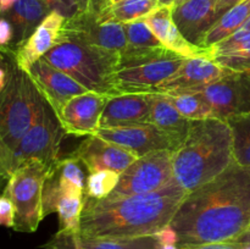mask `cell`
<instances>
[{
  "label": "cell",
  "instance_id": "obj_1",
  "mask_svg": "<svg viewBox=\"0 0 250 249\" xmlns=\"http://www.w3.org/2000/svg\"><path fill=\"white\" fill-rule=\"evenodd\" d=\"M177 246L231 243L250 228V166L233 163L193 192L171 221Z\"/></svg>",
  "mask_w": 250,
  "mask_h": 249
},
{
  "label": "cell",
  "instance_id": "obj_2",
  "mask_svg": "<svg viewBox=\"0 0 250 249\" xmlns=\"http://www.w3.org/2000/svg\"><path fill=\"white\" fill-rule=\"evenodd\" d=\"M187 194L173 180L161 189L143 194L100 200L84 195L80 233L109 239L153 236L171 224Z\"/></svg>",
  "mask_w": 250,
  "mask_h": 249
},
{
  "label": "cell",
  "instance_id": "obj_3",
  "mask_svg": "<svg viewBox=\"0 0 250 249\" xmlns=\"http://www.w3.org/2000/svg\"><path fill=\"white\" fill-rule=\"evenodd\" d=\"M233 163L231 128L220 119L192 121L187 138L172 155L175 180L187 193L214 180Z\"/></svg>",
  "mask_w": 250,
  "mask_h": 249
},
{
  "label": "cell",
  "instance_id": "obj_4",
  "mask_svg": "<svg viewBox=\"0 0 250 249\" xmlns=\"http://www.w3.org/2000/svg\"><path fill=\"white\" fill-rule=\"evenodd\" d=\"M42 59L77 81L89 92L119 95L115 73L119 70L121 53L103 50L78 41L59 38Z\"/></svg>",
  "mask_w": 250,
  "mask_h": 249
},
{
  "label": "cell",
  "instance_id": "obj_5",
  "mask_svg": "<svg viewBox=\"0 0 250 249\" xmlns=\"http://www.w3.org/2000/svg\"><path fill=\"white\" fill-rule=\"evenodd\" d=\"M1 51L9 56V77L0 93V136L12 153L20 139L33 126L44 97L28 72L15 62L11 49Z\"/></svg>",
  "mask_w": 250,
  "mask_h": 249
},
{
  "label": "cell",
  "instance_id": "obj_6",
  "mask_svg": "<svg viewBox=\"0 0 250 249\" xmlns=\"http://www.w3.org/2000/svg\"><path fill=\"white\" fill-rule=\"evenodd\" d=\"M49 167L41 161L22 164L10 175L4 190L15 205L16 232H36L43 216V187Z\"/></svg>",
  "mask_w": 250,
  "mask_h": 249
},
{
  "label": "cell",
  "instance_id": "obj_7",
  "mask_svg": "<svg viewBox=\"0 0 250 249\" xmlns=\"http://www.w3.org/2000/svg\"><path fill=\"white\" fill-rule=\"evenodd\" d=\"M63 131L50 105L43 100L33 126L20 139L12 151V170L31 160L41 161L49 168L59 160V149ZM12 171V172H14Z\"/></svg>",
  "mask_w": 250,
  "mask_h": 249
},
{
  "label": "cell",
  "instance_id": "obj_8",
  "mask_svg": "<svg viewBox=\"0 0 250 249\" xmlns=\"http://www.w3.org/2000/svg\"><path fill=\"white\" fill-rule=\"evenodd\" d=\"M172 155V150H158L138 158L121 173L116 188L107 198L155 192L167 186L175 180Z\"/></svg>",
  "mask_w": 250,
  "mask_h": 249
},
{
  "label": "cell",
  "instance_id": "obj_9",
  "mask_svg": "<svg viewBox=\"0 0 250 249\" xmlns=\"http://www.w3.org/2000/svg\"><path fill=\"white\" fill-rule=\"evenodd\" d=\"M181 93H199L220 120L250 114V71L227 68L220 80ZM178 94V93H176Z\"/></svg>",
  "mask_w": 250,
  "mask_h": 249
},
{
  "label": "cell",
  "instance_id": "obj_10",
  "mask_svg": "<svg viewBox=\"0 0 250 249\" xmlns=\"http://www.w3.org/2000/svg\"><path fill=\"white\" fill-rule=\"evenodd\" d=\"M59 38L73 39L112 53H122L127 46L124 23L116 20H103L87 10L66 19Z\"/></svg>",
  "mask_w": 250,
  "mask_h": 249
},
{
  "label": "cell",
  "instance_id": "obj_11",
  "mask_svg": "<svg viewBox=\"0 0 250 249\" xmlns=\"http://www.w3.org/2000/svg\"><path fill=\"white\" fill-rule=\"evenodd\" d=\"M185 61L173 54L128 67H120L115 73V85L120 94H154L156 88L170 78Z\"/></svg>",
  "mask_w": 250,
  "mask_h": 249
},
{
  "label": "cell",
  "instance_id": "obj_12",
  "mask_svg": "<svg viewBox=\"0 0 250 249\" xmlns=\"http://www.w3.org/2000/svg\"><path fill=\"white\" fill-rule=\"evenodd\" d=\"M95 136L132 151L138 158L151 151H175L177 149L170 137L153 124L107 127V128L100 127Z\"/></svg>",
  "mask_w": 250,
  "mask_h": 249
},
{
  "label": "cell",
  "instance_id": "obj_13",
  "mask_svg": "<svg viewBox=\"0 0 250 249\" xmlns=\"http://www.w3.org/2000/svg\"><path fill=\"white\" fill-rule=\"evenodd\" d=\"M109 99L110 95L87 92L68 100L58 117L65 133L76 137L97 133Z\"/></svg>",
  "mask_w": 250,
  "mask_h": 249
},
{
  "label": "cell",
  "instance_id": "obj_14",
  "mask_svg": "<svg viewBox=\"0 0 250 249\" xmlns=\"http://www.w3.org/2000/svg\"><path fill=\"white\" fill-rule=\"evenodd\" d=\"M27 72L58 117L68 100L89 92L77 81L51 66L44 59L34 62Z\"/></svg>",
  "mask_w": 250,
  "mask_h": 249
},
{
  "label": "cell",
  "instance_id": "obj_15",
  "mask_svg": "<svg viewBox=\"0 0 250 249\" xmlns=\"http://www.w3.org/2000/svg\"><path fill=\"white\" fill-rule=\"evenodd\" d=\"M71 156L82 163L89 173L102 170L122 173L138 159L132 151L95 134L88 136Z\"/></svg>",
  "mask_w": 250,
  "mask_h": 249
},
{
  "label": "cell",
  "instance_id": "obj_16",
  "mask_svg": "<svg viewBox=\"0 0 250 249\" xmlns=\"http://www.w3.org/2000/svg\"><path fill=\"white\" fill-rule=\"evenodd\" d=\"M215 60L208 56L185 59L181 67L170 78L161 83L154 94H176L188 89L204 87L220 80L226 73Z\"/></svg>",
  "mask_w": 250,
  "mask_h": 249
},
{
  "label": "cell",
  "instance_id": "obj_17",
  "mask_svg": "<svg viewBox=\"0 0 250 249\" xmlns=\"http://www.w3.org/2000/svg\"><path fill=\"white\" fill-rule=\"evenodd\" d=\"M173 5H160L158 9L139 20L150 28L161 45L185 59L208 56L212 59L210 48H202L188 42L173 22Z\"/></svg>",
  "mask_w": 250,
  "mask_h": 249
},
{
  "label": "cell",
  "instance_id": "obj_18",
  "mask_svg": "<svg viewBox=\"0 0 250 249\" xmlns=\"http://www.w3.org/2000/svg\"><path fill=\"white\" fill-rule=\"evenodd\" d=\"M65 21V16L55 10H51L21 45L11 49L17 66L22 70L28 71L34 62L41 60L49 50H51L58 42Z\"/></svg>",
  "mask_w": 250,
  "mask_h": 249
},
{
  "label": "cell",
  "instance_id": "obj_19",
  "mask_svg": "<svg viewBox=\"0 0 250 249\" xmlns=\"http://www.w3.org/2000/svg\"><path fill=\"white\" fill-rule=\"evenodd\" d=\"M173 22L182 36L197 46H202L204 37L219 21L216 0H187L173 5Z\"/></svg>",
  "mask_w": 250,
  "mask_h": 249
},
{
  "label": "cell",
  "instance_id": "obj_20",
  "mask_svg": "<svg viewBox=\"0 0 250 249\" xmlns=\"http://www.w3.org/2000/svg\"><path fill=\"white\" fill-rule=\"evenodd\" d=\"M153 94H120L110 97L100 119V127L149 124ZM99 127V128H100Z\"/></svg>",
  "mask_w": 250,
  "mask_h": 249
},
{
  "label": "cell",
  "instance_id": "obj_21",
  "mask_svg": "<svg viewBox=\"0 0 250 249\" xmlns=\"http://www.w3.org/2000/svg\"><path fill=\"white\" fill-rule=\"evenodd\" d=\"M41 249H160L155 234L128 239L90 238L71 232L58 231Z\"/></svg>",
  "mask_w": 250,
  "mask_h": 249
},
{
  "label": "cell",
  "instance_id": "obj_22",
  "mask_svg": "<svg viewBox=\"0 0 250 249\" xmlns=\"http://www.w3.org/2000/svg\"><path fill=\"white\" fill-rule=\"evenodd\" d=\"M149 124L167 134L177 149L186 141L192 126V121L183 117L165 94H153L151 97Z\"/></svg>",
  "mask_w": 250,
  "mask_h": 249
},
{
  "label": "cell",
  "instance_id": "obj_23",
  "mask_svg": "<svg viewBox=\"0 0 250 249\" xmlns=\"http://www.w3.org/2000/svg\"><path fill=\"white\" fill-rule=\"evenodd\" d=\"M50 11L44 0H17L11 10L2 15L14 27L12 49L21 45Z\"/></svg>",
  "mask_w": 250,
  "mask_h": 249
},
{
  "label": "cell",
  "instance_id": "obj_24",
  "mask_svg": "<svg viewBox=\"0 0 250 249\" xmlns=\"http://www.w3.org/2000/svg\"><path fill=\"white\" fill-rule=\"evenodd\" d=\"M250 19V0H244L225 12L204 37L202 48H211L238 31Z\"/></svg>",
  "mask_w": 250,
  "mask_h": 249
},
{
  "label": "cell",
  "instance_id": "obj_25",
  "mask_svg": "<svg viewBox=\"0 0 250 249\" xmlns=\"http://www.w3.org/2000/svg\"><path fill=\"white\" fill-rule=\"evenodd\" d=\"M177 111L190 121L217 119L209 103L199 93H178L165 94Z\"/></svg>",
  "mask_w": 250,
  "mask_h": 249
},
{
  "label": "cell",
  "instance_id": "obj_26",
  "mask_svg": "<svg viewBox=\"0 0 250 249\" xmlns=\"http://www.w3.org/2000/svg\"><path fill=\"white\" fill-rule=\"evenodd\" d=\"M232 132L234 163L250 166V114L226 120Z\"/></svg>",
  "mask_w": 250,
  "mask_h": 249
},
{
  "label": "cell",
  "instance_id": "obj_27",
  "mask_svg": "<svg viewBox=\"0 0 250 249\" xmlns=\"http://www.w3.org/2000/svg\"><path fill=\"white\" fill-rule=\"evenodd\" d=\"M84 207V197L68 194L60 198L56 205L59 216V229L61 232H80L81 216Z\"/></svg>",
  "mask_w": 250,
  "mask_h": 249
},
{
  "label": "cell",
  "instance_id": "obj_28",
  "mask_svg": "<svg viewBox=\"0 0 250 249\" xmlns=\"http://www.w3.org/2000/svg\"><path fill=\"white\" fill-rule=\"evenodd\" d=\"M160 6L159 0H124L112 6V17L120 23H131L148 16Z\"/></svg>",
  "mask_w": 250,
  "mask_h": 249
},
{
  "label": "cell",
  "instance_id": "obj_29",
  "mask_svg": "<svg viewBox=\"0 0 250 249\" xmlns=\"http://www.w3.org/2000/svg\"><path fill=\"white\" fill-rule=\"evenodd\" d=\"M121 173L111 170H102L89 173L85 178L84 195L92 199H105L116 188Z\"/></svg>",
  "mask_w": 250,
  "mask_h": 249
},
{
  "label": "cell",
  "instance_id": "obj_30",
  "mask_svg": "<svg viewBox=\"0 0 250 249\" xmlns=\"http://www.w3.org/2000/svg\"><path fill=\"white\" fill-rule=\"evenodd\" d=\"M124 27L126 32L127 46L129 48H150L161 45L159 39L143 21L125 23Z\"/></svg>",
  "mask_w": 250,
  "mask_h": 249
},
{
  "label": "cell",
  "instance_id": "obj_31",
  "mask_svg": "<svg viewBox=\"0 0 250 249\" xmlns=\"http://www.w3.org/2000/svg\"><path fill=\"white\" fill-rule=\"evenodd\" d=\"M212 60L220 66L233 71H250V41L232 53L215 56Z\"/></svg>",
  "mask_w": 250,
  "mask_h": 249
},
{
  "label": "cell",
  "instance_id": "obj_32",
  "mask_svg": "<svg viewBox=\"0 0 250 249\" xmlns=\"http://www.w3.org/2000/svg\"><path fill=\"white\" fill-rule=\"evenodd\" d=\"M0 226L7 228L15 226V205L5 192L0 193Z\"/></svg>",
  "mask_w": 250,
  "mask_h": 249
},
{
  "label": "cell",
  "instance_id": "obj_33",
  "mask_svg": "<svg viewBox=\"0 0 250 249\" xmlns=\"http://www.w3.org/2000/svg\"><path fill=\"white\" fill-rule=\"evenodd\" d=\"M12 153L0 136V186L12 173Z\"/></svg>",
  "mask_w": 250,
  "mask_h": 249
},
{
  "label": "cell",
  "instance_id": "obj_34",
  "mask_svg": "<svg viewBox=\"0 0 250 249\" xmlns=\"http://www.w3.org/2000/svg\"><path fill=\"white\" fill-rule=\"evenodd\" d=\"M14 27L5 16L0 15V50L12 49L14 45Z\"/></svg>",
  "mask_w": 250,
  "mask_h": 249
},
{
  "label": "cell",
  "instance_id": "obj_35",
  "mask_svg": "<svg viewBox=\"0 0 250 249\" xmlns=\"http://www.w3.org/2000/svg\"><path fill=\"white\" fill-rule=\"evenodd\" d=\"M44 1L50 7V10L60 12L66 19H70L80 11L73 0H44Z\"/></svg>",
  "mask_w": 250,
  "mask_h": 249
},
{
  "label": "cell",
  "instance_id": "obj_36",
  "mask_svg": "<svg viewBox=\"0 0 250 249\" xmlns=\"http://www.w3.org/2000/svg\"><path fill=\"white\" fill-rule=\"evenodd\" d=\"M155 237L158 238L160 246H170V244H176L177 246V233H176V231L172 228L171 225H167V226L161 228L159 232H156Z\"/></svg>",
  "mask_w": 250,
  "mask_h": 249
},
{
  "label": "cell",
  "instance_id": "obj_37",
  "mask_svg": "<svg viewBox=\"0 0 250 249\" xmlns=\"http://www.w3.org/2000/svg\"><path fill=\"white\" fill-rule=\"evenodd\" d=\"M178 249H238L236 243L202 244V246H178Z\"/></svg>",
  "mask_w": 250,
  "mask_h": 249
},
{
  "label": "cell",
  "instance_id": "obj_38",
  "mask_svg": "<svg viewBox=\"0 0 250 249\" xmlns=\"http://www.w3.org/2000/svg\"><path fill=\"white\" fill-rule=\"evenodd\" d=\"M242 1H244V0H216V12L219 19L225 12H227L229 9H232Z\"/></svg>",
  "mask_w": 250,
  "mask_h": 249
},
{
  "label": "cell",
  "instance_id": "obj_39",
  "mask_svg": "<svg viewBox=\"0 0 250 249\" xmlns=\"http://www.w3.org/2000/svg\"><path fill=\"white\" fill-rule=\"evenodd\" d=\"M17 0H0V15L6 14L16 4Z\"/></svg>",
  "mask_w": 250,
  "mask_h": 249
},
{
  "label": "cell",
  "instance_id": "obj_40",
  "mask_svg": "<svg viewBox=\"0 0 250 249\" xmlns=\"http://www.w3.org/2000/svg\"><path fill=\"white\" fill-rule=\"evenodd\" d=\"M236 243H241V244H249L250 246V228L247 232H244L238 239H236Z\"/></svg>",
  "mask_w": 250,
  "mask_h": 249
},
{
  "label": "cell",
  "instance_id": "obj_41",
  "mask_svg": "<svg viewBox=\"0 0 250 249\" xmlns=\"http://www.w3.org/2000/svg\"><path fill=\"white\" fill-rule=\"evenodd\" d=\"M73 1H75V4L77 5L80 11H84V10L87 9L88 1H89V0H73Z\"/></svg>",
  "mask_w": 250,
  "mask_h": 249
},
{
  "label": "cell",
  "instance_id": "obj_42",
  "mask_svg": "<svg viewBox=\"0 0 250 249\" xmlns=\"http://www.w3.org/2000/svg\"><path fill=\"white\" fill-rule=\"evenodd\" d=\"M160 5H173L176 2V0H159Z\"/></svg>",
  "mask_w": 250,
  "mask_h": 249
},
{
  "label": "cell",
  "instance_id": "obj_43",
  "mask_svg": "<svg viewBox=\"0 0 250 249\" xmlns=\"http://www.w3.org/2000/svg\"><path fill=\"white\" fill-rule=\"evenodd\" d=\"M241 28H243V29H246V31H248V32H250V19L248 20V21L246 22V23L243 24V26L241 27Z\"/></svg>",
  "mask_w": 250,
  "mask_h": 249
},
{
  "label": "cell",
  "instance_id": "obj_44",
  "mask_svg": "<svg viewBox=\"0 0 250 249\" xmlns=\"http://www.w3.org/2000/svg\"><path fill=\"white\" fill-rule=\"evenodd\" d=\"M187 1V0H176V2L173 5H178V4H182V2Z\"/></svg>",
  "mask_w": 250,
  "mask_h": 249
},
{
  "label": "cell",
  "instance_id": "obj_45",
  "mask_svg": "<svg viewBox=\"0 0 250 249\" xmlns=\"http://www.w3.org/2000/svg\"><path fill=\"white\" fill-rule=\"evenodd\" d=\"M121 1H124V0H111V2L112 4H119V2H121Z\"/></svg>",
  "mask_w": 250,
  "mask_h": 249
},
{
  "label": "cell",
  "instance_id": "obj_46",
  "mask_svg": "<svg viewBox=\"0 0 250 249\" xmlns=\"http://www.w3.org/2000/svg\"><path fill=\"white\" fill-rule=\"evenodd\" d=\"M1 53H2V51H1V50H0V55H1Z\"/></svg>",
  "mask_w": 250,
  "mask_h": 249
},
{
  "label": "cell",
  "instance_id": "obj_47",
  "mask_svg": "<svg viewBox=\"0 0 250 249\" xmlns=\"http://www.w3.org/2000/svg\"><path fill=\"white\" fill-rule=\"evenodd\" d=\"M0 249H1V248H0Z\"/></svg>",
  "mask_w": 250,
  "mask_h": 249
}]
</instances>
